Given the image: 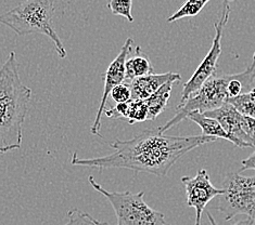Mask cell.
I'll list each match as a JSON object with an SVG mask.
<instances>
[{"mask_svg":"<svg viewBox=\"0 0 255 225\" xmlns=\"http://www.w3.org/2000/svg\"><path fill=\"white\" fill-rule=\"evenodd\" d=\"M216 138L204 135L190 137L165 136L159 128L144 129L130 140H115L110 145L114 153L96 158H80L73 153V166H86L99 169L122 168L135 172H145L164 176L171 168L190 150L216 141Z\"/></svg>","mask_w":255,"mask_h":225,"instance_id":"obj_1","label":"cell"},{"mask_svg":"<svg viewBox=\"0 0 255 225\" xmlns=\"http://www.w3.org/2000/svg\"><path fill=\"white\" fill-rule=\"evenodd\" d=\"M32 89L20 78L15 52L0 68V154L21 148Z\"/></svg>","mask_w":255,"mask_h":225,"instance_id":"obj_2","label":"cell"},{"mask_svg":"<svg viewBox=\"0 0 255 225\" xmlns=\"http://www.w3.org/2000/svg\"><path fill=\"white\" fill-rule=\"evenodd\" d=\"M56 2L57 0H24L15 8L0 14V24L8 26L19 36H47L52 41L59 58L64 59L66 50L52 24Z\"/></svg>","mask_w":255,"mask_h":225,"instance_id":"obj_3","label":"cell"},{"mask_svg":"<svg viewBox=\"0 0 255 225\" xmlns=\"http://www.w3.org/2000/svg\"><path fill=\"white\" fill-rule=\"evenodd\" d=\"M88 181L112 205L118 225H168L163 214L144 202V192H110L102 187L93 175L89 176Z\"/></svg>","mask_w":255,"mask_h":225,"instance_id":"obj_4","label":"cell"},{"mask_svg":"<svg viewBox=\"0 0 255 225\" xmlns=\"http://www.w3.org/2000/svg\"><path fill=\"white\" fill-rule=\"evenodd\" d=\"M230 77L232 75L216 71L208 80L203 82L201 87L191 93L185 102L179 103V105L176 108L175 116L164 126L159 127L160 132L165 133L171 128L187 118V115L191 112L205 113L221 107L229 98L227 93V84Z\"/></svg>","mask_w":255,"mask_h":225,"instance_id":"obj_5","label":"cell"},{"mask_svg":"<svg viewBox=\"0 0 255 225\" xmlns=\"http://www.w3.org/2000/svg\"><path fill=\"white\" fill-rule=\"evenodd\" d=\"M223 191L214 209L225 215V220L246 216L255 223V176L228 173L223 182Z\"/></svg>","mask_w":255,"mask_h":225,"instance_id":"obj_6","label":"cell"},{"mask_svg":"<svg viewBox=\"0 0 255 225\" xmlns=\"http://www.w3.org/2000/svg\"><path fill=\"white\" fill-rule=\"evenodd\" d=\"M234 0H223L222 3V13L220 19L214 24L215 26V37L213 39V44H212L211 49L209 53L206 54L205 58L200 63L196 72L193 73L191 78L188 80L183 88V92H181V99L180 103L185 102L191 93L197 91L200 87L202 86L203 82L208 80V79L214 74L217 71L216 66L218 59L221 57L222 53V38H223V32L224 28L229 20L230 15V2Z\"/></svg>","mask_w":255,"mask_h":225,"instance_id":"obj_7","label":"cell"},{"mask_svg":"<svg viewBox=\"0 0 255 225\" xmlns=\"http://www.w3.org/2000/svg\"><path fill=\"white\" fill-rule=\"evenodd\" d=\"M181 183L184 184L187 194V205L196 210V224L201 225L202 212L211 200L222 195L223 188H216L212 184L208 171L200 169L196 176H183Z\"/></svg>","mask_w":255,"mask_h":225,"instance_id":"obj_8","label":"cell"},{"mask_svg":"<svg viewBox=\"0 0 255 225\" xmlns=\"http://www.w3.org/2000/svg\"><path fill=\"white\" fill-rule=\"evenodd\" d=\"M132 44H133V40L131 38H128L125 41V44L123 45L120 53L118 54V57L112 61V63L109 65L107 72L105 73V75H103L105 88H103V93H102V98L100 101L98 112H97L94 124L92 128H90V132L95 136H100L101 118H102L103 113L106 111L108 98L110 96L112 89L115 86H118V84L125 81V62L127 58L130 56L131 50H132Z\"/></svg>","mask_w":255,"mask_h":225,"instance_id":"obj_9","label":"cell"},{"mask_svg":"<svg viewBox=\"0 0 255 225\" xmlns=\"http://www.w3.org/2000/svg\"><path fill=\"white\" fill-rule=\"evenodd\" d=\"M203 114L208 117L215 118L222 125L225 131L232 138V143H234L237 148H255L251 139L248 137L244 127H242L244 114H241L230 103H224L221 107Z\"/></svg>","mask_w":255,"mask_h":225,"instance_id":"obj_10","label":"cell"},{"mask_svg":"<svg viewBox=\"0 0 255 225\" xmlns=\"http://www.w3.org/2000/svg\"><path fill=\"white\" fill-rule=\"evenodd\" d=\"M178 79L181 77L176 73H164V74H149L141 77H137L132 80H126L129 83L131 91V100H144L152 95L155 91L159 90L164 83Z\"/></svg>","mask_w":255,"mask_h":225,"instance_id":"obj_11","label":"cell"},{"mask_svg":"<svg viewBox=\"0 0 255 225\" xmlns=\"http://www.w3.org/2000/svg\"><path fill=\"white\" fill-rule=\"evenodd\" d=\"M153 73V66L150 59L137 46L131 57H128L125 62V80H132L137 77L145 76Z\"/></svg>","mask_w":255,"mask_h":225,"instance_id":"obj_12","label":"cell"},{"mask_svg":"<svg viewBox=\"0 0 255 225\" xmlns=\"http://www.w3.org/2000/svg\"><path fill=\"white\" fill-rule=\"evenodd\" d=\"M178 81H180L178 79H172V80L164 83L152 95L144 99L145 104H147L148 107V121L154 120L161 113H163L167 105L169 98H171L174 83Z\"/></svg>","mask_w":255,"mask_h":225,"instance_id":"obj_13","label":"cell"},{"mask_svg":"<svg viewBox=\"0 0 255 225\" xmlns=\"http://www.w3.org/2000/svg\"><path fill=\"white\" fill-rule=\"evenodd\" d=\"M187 118L199 125L202 129V135L214 137L216 139H224L232 142V138L215 118L205 116L203 113L200 112H191L187 115Z\"/></svg>","mask_w":255,"mask_h":225,"instance_id":"obj_14","label":"cell"},{"mask_svg":"<svg viewBox=\"0 0 255 225\" xmlns=\"http://www.w3.org/2000/svg\"><path fill=\"white\" fill-rule=\"evenodd\" d=\"M227 102L234 105L241 114L255 118V87L248 92L229 98Z\"/></svg>","mask_w":255,"mask_h":225,"instance_id":"obj_15","label":"cell"},{"mask_svg":"<svg viewBox=\"0 0 255 225\" xmlns=\"http://www.w3.org/2000/svg\"><path fill=\"white\" fill-rule=\"evenodd\" d=\"M210 0H187L173 15L167 17V22H175L185 17L197 16Z\"/></svg>","mask_w":255,"mask_h":225,"instance_id":"obj_16","label":"cell"},{"mask_svg":"<svg viewBox=\"0 0 255 225\" xmlns=\"http://www.w3.org/2000/svg\"><path fill=\"white\" fill-rule=\"evenodd\" d=\"M126 119L130 125L148 121V107L144 100H130Z\"/></svg>","mask_w":255,"mask_h":225,"instance_id":"obj_17","label":"cell"},{"mask_svg":"<svg viewBox=\"0 0 255 225\" xmlns=\"http://www.w3.org/2000/svg\"><path fill=\"white\" fill-rule=\"evenodd\" d=\"M69 221L64 225H109L106 222L96 220L90 215L78 209H72L68 212Z\"/></svg>","mask_w":255,"mask_h":225,"instance_id":"obj_18","label":"cell"},{"mask_svg":"<svg viewBox=\"0 0 255 225\" xmlns=\"http://www.w3.org/2000/svg\"><path fill=\"white\" fill-rule=\"evenodd\" d=\"M132 0H110L108 3V8L114 15H121L132 23L133 17L131 15Z\"/></svg>","mask_w":255,"mask_h":225,"instance_id":"obj_19","label":"cell"},{"mask_svg":"<svg viewBox=\"0 0 255 225\" xmlns=\"http://www.w3.org/2000/svg\"><path fill=\"white\" fill-rule=\"evenodd\" d=\"M110 96L115 103H124V102L130 101L131 91H130L129 83L125 80L122 83L118 84V86H115L111 91Z\"/></svg>","mask_w":255,"mask_h":225,"instance_id":"obj_20","label":"cell"},{"mask_svg":"<svg viewBox=\"0 0 255 225\" xmlns=\"http://www.w3.org/2000/svg\"><path fill=\"white\" fill-rule=\"evenodd\" d=\"M128 106L129 101L124 103H117V105L114 107L108 109V111H105V114L110 118H126L127 112H128Z\"/></svg>","mask_w":255,"mask_h":225,"instance_id":"obj_21","label":"cell"},{"mask_svg":"<svg viewBox=\"0 0 255 225\" xmlns=\"http://www.w3.org/2000/svg\"><path fill=\"white\" fill-rule=\"evenodd\" d=\"M246 170H254L255 171V151L241 161L240 172L246 171Z\"/></svg>","mask_w":255,"mask_h":225,"instance_id":"obj_22","label":"cell"},{"mask_svg":"<svg viewBox=\"0 0 255 225\" xmlns=\"http://www.w3.org/2000/svg\"><path fill=\"white\" fill-rule=\"evenodd\" d=\"M206 217H208L211 225H218V224L216 223V221L214 220L213 216H212V215L210 214V211H206ZM234 225H255V223H254V221L252 220L251 218H246V219H244V220H240L239 222H237V223L234 224Z\"/></svg>","mask_w":255,"mask_h":225,"instance_id":"obj_23","label":"cell"}]
</instances>
